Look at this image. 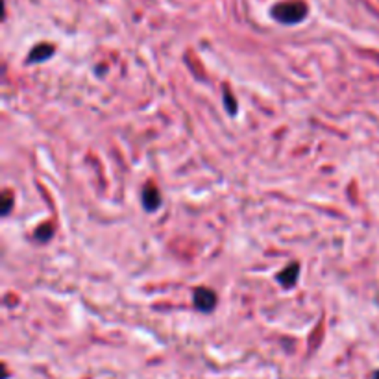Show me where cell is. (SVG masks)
<instances>
[{"label":"cell","mask_w":379,"mask_h":379,"mask_svg":"<svg viewBox=\"0 0 379 379\" xmlns=\"http://www.w3.org/2000/svg\"><path fill=\"white\" fill-rule=\"evenodd\" d=\"M143 204L146 207V211H156L159 204H161V194L156 189V185H146L143 191Z\"/></svg>","instance_id":"3957f363"},{"label":"cell","mask_w":379,"mask_h":379,"mask_svg":"<svg viewBox=\"0 0 379 379\" xmlns=\"http://www.w3.org/2000/svg\"><path fill=\"white\" fill-rule=\"evenodd\" d=\"M54 47L49 43H41L38 47H34V50L30 52V56H28V63H41L44 60H49L52 54H54Z\"/></svg>","instance_id":"5b68a950"},{"label":"cell","mask_w":379,"mask_h":379,"mask_svg":"<svg viewBox=\"0 0 379 379\" xmlns=\"http://www.w3.org/2000/svg\"><path fill=\"white\" fill-rule=\"evenodd\" d=\"M298 274H300L298 263H291V265H289V267L278 276V281H280L283 287H287V289H291V287L296 285V281H298Z\"/></svg>","instance_id":"277c9868"},{"label":"cell","mask_w":379,"mask_h":379,"mask_svg":"<svg viewBox=\"0 0 379 379\" xmlns=\"http://www.w3.org/2000/svg\"><path fill=\"white\" fill-rule=\"evenodd\" d=\"M307 12L309 10H307L304 2L294 0V2H280V4H276L270 15L281 25H298L307 17Z\"/></svg>","instance_id":"6da1fadb"},{"label":"cell","mask_w":379,"mask_h":379,"mask_svg":"<svg viewBox=\"0 0 379 379\" xmlns=\"http://www.w3.org/2000/svg\"><path fill=\"white\" fill-rule=\"evenodd\" d=\"M193 300H194V307L202 313L213 311V307H215V304H217V296H215V292H213L211 289H205V287H200V289L194 291Z\"/></svg>","instance_id":"7a4b0ae2"},{"label":"cell","mask_w":379,"mask_h":379,"mask_svg":"<svg viewBox=\"0 0 379 379\" xmlns=\"http://www.w3.org/2000/svg\"><path fill=\"white\" fill-rule=\"evenodd\" d=\"M224 99H226V106H228V112L235 113L237 107H235V104H233V99H231L230 91H226V93H224Z\"/></svg>","instance_id":"ba28073f"},{"label":"cell","mask_w":379,"mask_h":379,"mask_svg":"<svg viewBox=\"0 0 379 379\" xmlns=\"http://www.w3.org/2000/svg\"><path fill=\"white\" fill-rule=\"evenodd\" d=\"M10 211H12V193L4 191V194H2V213L8 215Z\"/></svg>","instance_id":"52a82bcc"},{"label":"cell","mask_w":379,"mask_h":379,"mask_svg":"<svg viewBox=\"0 0 379 379\" xmlns=\"http://www.w3.org/2000/svg\"><path fill=\"white\" fill-rule=\"evenodd\" d=\"M52 231H54L52 224H43L41 228H38V231H36L34 239H36V241H39V243H44V241H49V239H50Z\"/></svg>","instance_id":"8992f818"},{"label":"cell","mask_w":379,"mask_h":379,"mask_svg":"<svg viewBox=\"0 0 379 379\" xmlns=\"http://www.w3.org/2000/svg\"><path fill=\"white\" fill-rule=\"evenodd\" d=\"M374 379H379V372L376 374V376H374Z\"/></svg>","instance_id":"9c48e42d"}]
</instances>
